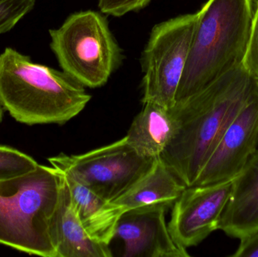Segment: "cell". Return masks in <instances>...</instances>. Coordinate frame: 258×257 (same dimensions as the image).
<instances>
[{
    "label": "cell",
    "instance_id": "cell-1",
    "mask_svg": "<svg viewBox=\"0 0 258 257\" xmlns=\"http://www.w3.org/2000/svg\"><path fill=\"white\" fill-rule=\"evenodd\" d=\"M257 86L242 64L170 109L177 129L160 157L183 185L191 187L195 182Z\"/></svg>",
    "mask_w": 258,
    "mask_h": 257
},
{
    "label": "cell",
    "instance_id": "cell-2",
    "mask_svg": "<svg viewBox=\"0 0 258 257\" xmlns=\"http://www.w3.org/2000/svg\"><path fill=\"white\" fill-rule=\"evenodd\" d=\"M84 86L70 76L12 48L0 54V101L17 122L63 125L90 101Z\"/></svg>",
    "mask_w": 258,
    "mask_h": 257
},
{
    "label": "cell",
    "instance_id": "cell-3",
    "mask_svg": "<svg viewBox=\"0 0 258 257\" xmlns=\"http://www.w3.org/2000/svg\"><path fill=\"white\" fill-rule=\"evenodd\" d=\"M254 0H208L199 19L176 102L242 64L254 21Z\"/></svg>",
    "mask_w": 258,
    "mask_h": 257
},
{
    "label": "cell",
    "instance_id": "cell-4",
    "mask_svg": "<svg viewBox=\"0 0 258 257\" xmlns=\"http://www.w3.org/2000/svg\"><path fill=\"white\" fill-rule=\"evenodd\" d=\"M63 175L39 164L0 181V244L29 255L57 257L54 224Z\"/></svg>",
    "mask_w": 258,
    "mask_h": 257
},
{
    "label": "cell",
    "instance_id": "cell-5",
    "mask_svg": "<svg viewBox=\"0 0 258 257\" xmlns=\"http://www.w3.org/2000/svg\"><path fill=\"white\" fill-rule=\"evenodd\" d=\"M51 48L63 72L84 87H101L122 60L104 15L88 10L73 14L49 31Z\"/></svg>",
    "mask_w": 258,
    "mask_h": 257
},
{
    "label": "cell",
    "instance_id": "cell-6",
    "mask_svg": "<svg viewBox=\"0 0 258 257\" xmlns=\"http://www.w3.org/2000/svg\"><path fill=\"white\" fill-rule=\"evenodd\" d=\"M199 12L156 24L142 54V103L167 109L175 105L177 89L189 57Z\"/></svg>",
    "mask_w": 258,
    "mask_h": 257
},
{
    "label": "cell",
    "instance_id": "cell-7",
    "mask_svg": "<svg viewBox=\"0 0 258 257\" xmlns=\"http://www.w3.org/2000/svg\"><path fill=\"white\" fill-rule=\"evenodd\" d=\"M156 158L139 155L126 137L80 155L48 158L58 172L69 174L109 202L120 197L148 173Z\"/></svg>",
    "mask_w": 258,
    "mask_h": 257
},
{
    "label": "cell",
    "instance_id": "cell-8",
    "mask_svg": "<svg viewBox=\"0 0 258 257\" xmlns=\"http://www.w3.org/2000/svg\"><path fill=\"white\" fill-rule=\"evenodd\" d=\"M233 180L186 187L173 205L168 230L176 244L187 249L218 230L231 194Z\"/></svg>",
    "mask_w": 258,
    "mask_h": 257
},
{
    "label": "cell",
    "instance_id": "cell-9",
    "mask_svg": "<svg viewBox=\"0 0 258 257\" xmlns=\"http://www.w3.org/2000/svg\"><path fill=\"white\" fill-rule=\"evenodd\" d=\"M258 151V86L206 160L192 186L233 180Z\"/></svg>",
    "mask_w": 258,
    "mask_h": 257
},
{
    "label": "cell",
    "instance_id": "cell-10",
    "mask_svg": "<svg viewBox=\"0 0 258 257\" xmlns=\"http://www.w3.org/2000/svg\"><path fill=\"white\" fill-rule=\"evenodd\" d=\"M165 206L125 211L118 222L115 238L124 242L125 257H189L187 249L173 240L165 220Z\"/></svg>",
    "mask_w": 258,
    "mask_h": 257
},
{
    "label": "cell",
    "instance_id": "cell-11",
    "mask_svg": "<svg viewBox=\"0 0 258 257\" xmlns=\"http://www.w3.org/2000/svg\"><path fill=\"white\" fill-rule=\"evenodd\" d=\"M218 229L239 240L258 232V151L233 179Z\"/></svg>",
    "mask_w": 258,
    "mask_h": 257
},
{
    "label": "cell",
    "instance_id": "cell-12",
    "mask_svg": "<svg viewBox=\"0 0 258 257\" xmlns=\"http://www.w3.org/2000/svg\"><path fill=\"white\" fill-rule=\"evenodd\" d=\"M60 173L64 177L73 205L88 234L95 241L109 245L116 235L119 219L126 211L125 208L101 197L72 175Z\"/></svg>",
    "mask_w": 258,
    "mask_h": 257
},
{
    "label": "cell",
    "instance_id": "cell-13",
    "mask_svg": "<svg viewBox=\"0 0 258 257\" xmlns=\"http://www.w3.org/2000/svg\"><path fill=\"white\" fill-rule=\"evenodd\" d=\"M63 178L54 224L57 257L113 256L109 245L95 241L88 234L77 215L64 177Z\"/></svg>",
    "mask_w": 258,
    "mask_h": 257
},
{
    "label": "cell",
    "instance_id": "cell-14",
    "mask_svg": "<svg viewBox=\"0 0 258 257\" xmlns=\"http://www.w3.org/2000/svg\"><path fill=\"white\" fill-rule=\"evenodd\" d=\"M144 104V108L134 119L125 137L139 155L156 158L161 156L172 140L177 123L170 109L155 103Z\"/></svg>",
    "mask_w": 258,
    "mask_h": 257
},
{
    "label": "cell",
    "instance_id": "cell-15",
    "mask_svg": "<svg viewBox=\"0 0 258 257\" xmlns=\"http://www.w3.org/2000/svg\"><path fill=\"white\" fill-rule=\"evenodd\" d=\"M186 187L159 156L148 173L113 202L126 211L150 206L169 208Z\"/></svg>",
    "mask_w": 258,
    "mask_h": 257
},
{
    "label": "cell",
    "instance_id": "cell-16",
    "mask_svg": "<svg viewBox=\"0 0 258 257\" xmlns=\"http://www.w3.org/2000/svg\"><path fill=\"white\" fill-rule=\"evenodd\" d=\"M39 165L36 160L21 151L0 145V181L33 172Z\"/></svg>",
    "mask_w": 258,
    "mask_h": 257
},
{
    "label": "cell",
    "instance_id": "cell-17",
    "mask_svg": "<svg viewBox=\"0 0 258 257\" xmlns=\"http://www.w3.org/2000/svg\"><path fill=\"white\" fill-rule=\"evenodd\" d=\"M36 0H0V35L12 30L34 7Z\"/></svg>",
    "mask_w": 258,
    "mask_h": 257
},
{
    "label": "cell",
    "instance_id": "cell-18",
    "mask_svg": "<svg viewBox=\"0 0 258 257\" xmlns=\"http://www.w3.org/2000/svg\"><path fill=\"white\" fill-rule=\"evenodd\" d=\"M151 0H98V6L102 13L121 17L127 13L144 9Z\"/></svg>",
    "mask_w": 258,
    "mask_h": 257
},
{
    "label": "cell",
    "instance_id": "cell-19",
    "mask_svg": "<svg viewBox=\"0 0 258 257\" xmlns=\"http://www.w3.org/2000/svg\"><path fill=\"white\" fill-rule=\"evenodd\" d=\"M242 66L258 82V0L256 2L252 29Z\"/></svg>",
    "mask_w": 258,
    "mask_h": 257
},
{
    "label": "cell",
    "instance_id": "cell-20",
    "mask_svg": "<svg viewBox=\"0 0 258 257\" xmlns=\"http://www.w3.org/2000/svg\"><path fill=\"white\" fill-rule=\"evenodd\" d=\"M232 257H258V232L241 238L236 252Z\"/></svg>",
    "mask_w": 258,
    "mask_h": 257
},
{
    "label": "cell",
    "instance_id": "cell-21",
    "mask_svg": "<svg viewBox=\"0 0 258 257\" xmlns=\"http://www.w3.org/2000/svg\"><path fill=\"white\" fill-rule=\"evenodd\" d=\"M3 117V107L2 105L1 101H0V124H1L2 120Z\"/></svg>",
    "mask_w": 258,
    "mask_h": 257
}]
</instances>
